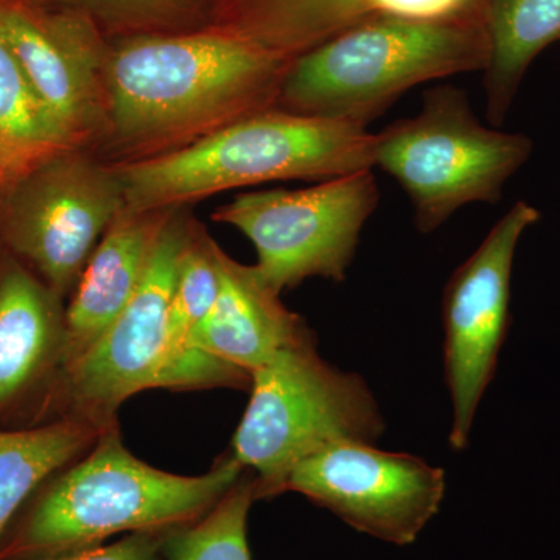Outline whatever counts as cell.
Masks as SVG:
<instances>
[{
  "instance_id": "14",
  "label": "cell",
  "mask_w": 560,
  "mask_h": 560,
  "mask_svg": "<svg viewBox=\"0 0 560 560\" xmlns=\"http://www.w3.org/2000/svg\"><path fill=\"white\" fill-rule=\"evenodd\" d=\"M215 261L219 294L195 330L191 349L250 375L280 349L313 338L254 265L232 259L217 243Z\"/></svg>"
},
{
  "instance_id": "18",
  "label": "cell",
  "mask_w": 560,
  "mask_h": 560,
  "mask_svg": "<svg viewBox=\"0 0 560 560\" xmlns=\"http://www.w3.org/2000/svg\"><path fill=\"white\" fill-rule=\"evenodd\" d=\"M490 57L482 88L486 113L501 125L533 61L560 40V0H485Z\"/></svg>"
},
{
  "instance_id": "13",
  "label": "cell",
  "mask_w": 560,
  "mask_h": 560,
  "mask_svg": "<svg viewBox=\"0 0 560 560\" xmlns=\"http://www.w3.org/2000/svg\"><path fill=\"white\" fill-rule=\"evenodd\" d=\"M0 33L36 94L75 147L106 124V58L90 25L0 5Z\"/></svg>"
},
{
  "instance_id": "3",
  "label": "cell",
  "mask_w": 560,
  "mask_h": 560,
  "mask_svg": "<svg viewBox=\"0 0 560 560\" xmlns=\"http://www.w3.org/2000/svg\"><path fill=\"white\" fill-rule=\"evenodd\" d=\"M125 208L168 210L270 180H327L374 171V135L348 121L272 106L179 150L114 167Z\"/></svg>"
},
{
  "instance_id": "11",
  "label": "cell",
  "mask_w": 560,
  "mask_h": 560,
  "mask_svg": "<svg viewBox=\"0 0 560 560\" xmlns=\"http://www.w3.org/2000/svg\"><path fill=\"white\" fill-rule=\"evenodd\" d=\"M285 492L307 497L359 533L407 547L440 512L445 474L407 453L341 441L302 460Z\"/></svg>"
},
{
  "instance_id": "23",
  "label": "cell",
  "mask_w": 560,
  "mask_h": 560,
  "mask_svg": "<svg viewBox=\"0 0 560 560\" xmlns=\"http://www.w3.org/2000/svg\"><path fill=\"white\" fill-rule=\"evenodd\" d=\"M73 2L94 3V5L124 7V9H143V7H158L172 0H73Z\"/></svg>"
},
{
  "instance_id": "16",
  "label": "cell",
  "mask_w": 560,
  "mask_h": 560,
  "mask_svg": "<svg viewBox=\"0 0 560 560\" xmlns=\"http://www.w3.org/2000/svg\"><path fill=\"white\" fill-rule=\"evenodd\" d=\"M382 18L488 20L485 0H283L238 18L234 27L296 58L340 33Z\"/></svg>"
},
{
  "instance_id": "6",
  "label": "cell",
  "mask_w": 560,
  "mask_h": 560,
  "mask_svg": "<svg viewBox=\"0 0 560 560\" xmlns=\"http://www.w3.org/2000/svg\"><path fill=\"white\" fill-rule=\"evenodd\" d=\"M530 153L528 136L486 127L466 91L451 84L427 90L416 116L374 135V167L410 198L420 234L440 230L464 206L499 202Z\"/></svg>"
},
{
  "instance_id": "5",
  "label": "cell",
  "mask_w": 560,
  "mask_h": 560,
  "mask_svg": "<svg viewBox=\"0 0 560 560\" xmlns=\"http://www.w3.org/2000/svg\"><path fill=\"white\" fill-rule=\"evenodd\" d=\"M249 390L231 453L256 477L257 500L285 493L291 471L335 442L374 444L385 430L363 378L320 359L315 337L276 352Z\"/></svg>"
},
{
  "instance_id": "9",
  "label": "cell",
  "mask_w": 560,
  "mask_h": 560,
  "mask_svg": "<svg viewBox=\"0 0 560 560\" xmlns=\"http://www.w3.org/2000/svg\"><path fill=\"white\" fill-rule=\"evenodd\" d=\"M189 226L173 212L162 226L149 268L132 300L101 340L65 372L60 419L102 431L119 427L117 411L135 394L162 388L173 282Z\"/></svg>"
},
{
  "instance_id": "1",
  "label": "cell",
  "mask_w": 560,
  "mask_h": 560,
  "mask_svg": "<svg viewBox=\"0 0 560 560\" xmlns=\"http://www.w3.org/2000/svg\"><path fill=\"white\" fill-rule=\"evenodd\" d=\"M293 60L232 25L128 40L106 58V124L132 150L206 136L276 106Z\"/></svg>"
},
{
  "instance_id": "12",
  "label": "cell",
  "mask_w": 560,
  "mask_h": 560,
  "mask_svg": "<svg viewBox=\"0 0 560 560\" xmlns=\"http://www.w3.org/2000/svg\"><path fill=\"white\" fill-rule=\"evenodd\" d=\"M20 259L0 256V429L60 419L66 307Z\"/></svg>"
},
{
  "instance_id": "17",
  "label": "cell",
  "mask_w": 560,
  "mask_h": 560,
  "mask_svg": "<svg viewBox=\"0 0 560 560\" xmlns=\"http://www.w3.org/2000/svg\"><path fill=\"white\" fill-rule=\"evenodd\" d=\"M217 294L215 242L202 232L190 230L180 253L168 305L162 388H249V374L191 349L195 330L208 316Z\"/></svg>"
},
{
  "instance_id": "24",
  "label": "cell",
  "mask_w": 560,
  "mask_h": 560,
  "mask_svg": "<svg viewBox=\"0 0 560 560\" xmlns=\"http://www.w3.org/2000/svg\"><path fill=\"white\" fill-rule=\"evenodd\" d=\"M24 173L25 171H22L20 165L14 164L13 161H10L9 158L0 153V186L14 183Z\"/></svg>"
},
{
  "instance_id": "22",
  "label": "cell",
  "mask_w": 560,
  "mask_h": 560,
  "mask_svg": "<svg viewBox=\"0 0 560 560\" xmlns=\"http://www.w3.org/2000/svg\"><path fill=\"white\" fill-rule=\"evenodd\" d=\"M171 533V530H168ZM167 533H132L109 545L38 560H162Z\"/></svg>"
},
{
  "instance_id": "20",
  "label": "cell",
  "mask_w": 560,
  "mask_h": 560,
  "mask_svg": "<svg viewBox=\"0 0 560 560\" xmlns=\"http://www.w3.org/2000/svg\"><path fill=\"white\" fill-rule=\"evenodd\" d=\"M72 149L0 33V153L27 172Z\"/></svg>"
},
{
  "instance_id": "25",
  "label": "cell",
  "mask_w": 560,
  "mask_h": 560,
  "mask_svg": "<svg viewBox=\"0 0 560 560\" xmlns=\"http://www.w3.org/2000/svg\"><path fill=\"white\" fill-rule=\"evenodd\" d=\"M283 2V0H241V9H238V16L254 13V11L267 9V7L275 5V3Z\"/></svg>"
},
{
  "instance_id": "21",
  "label": "cell",
  "mask_w": 560,
  "mask_h": 560,
  "mask_svg": "<svg viewBox=\"0 0 560 560\" xmlns=\"http://www.w3.org/2000/svg\"><path fill=\"white\" fill-rule=\"evenodd\" d=\"M256 495V477L243 474L223 499L198 521L167 533L162 560H253L248 515Z\"/></svg>"
},
{
  "instance_id": "4",
  "label": "cell",
  "mask_w": 560,
  "mask_h": 560,
  "mask_svg": "<svg viewBox=\"0 0 560 560\" xmlns=\"http://www.w3.org/2000/svg\"><path fill=\"white\" fill-rule=\"evenodd\" d=\"M488 20L382 18L298 55L276 106L366 128L418 84L485 72Z\"/></svg>"
},
{
  "instance_id": "10",
  "label": "cell",
  "mask_w": 560,
  "mask_h": 560,
  "mask_svg": "<svg viewBox=\"0 0 560 560\" xmlns=\"http://www.w3.org/2000/svg\"><path fill=\"white\" fill-rule=\"evenodd\" d=\"M539 220L536 206L515 202L445 287L444 366L453 405L448 436L453 451L467 447L478 405L495 372L510 326L515 250L522 235Z\"/></svg>"
},
{
  "instance_id": "7",
  "label": "cell",
  "mask_w": 560,
  "mask_h": 560,
  "mask_svg": "<svg viewBox=\"0 0 560 560\" xmlns=\"http://www.w3.org/2000/svg\"><path fill=\"white\" fill-rule=\"evenodd\" d=\"M378 200L374 171H363L305 189L238 195L212 219L234 226L253 243L254 267L280 294L311 278L341 282Z\"/></svg>"
},
{
  "instance_id": "2",
  "label": "cell",
  "mask_w": 560,
  "mask_h": 560,
  "mask_svg": "<svg viewBox=\"0 0 560 560\" xmlns=\"http://www.w3.org/2000/svg\"><path fill=\"white\" fill-rule=\"evenodd\" d=\"M245 470L232 453L198 477L154 469L125 447L119 427L102 431L25 501L0 540V560L55 558L119 534L180 528L212 510Z\"/></svg>"
},
{
  "instance_id": "19",
  "label": "cell",
  "mask_w": 560,
  "mask_h": 560,
  "mask_svg": "<svg viewBox=\"0 0 560 560\" xmlns=\"http://www.w3.org/2000/svg\"><path fill=\"white\" fill-rule=\"evenodd\" d=\"M101 434L94 423L75 418L32 429H0V540L33 492L81 458Z\"/></svg>"
},
{
  "instance_id": "8",
  "label": "cell",
  "mask_w": 560,
  "mask_h": 560,
  "mask_svg": "<svg viewBox=\"0 0 560 560\" xmlns=\"http://www.w3.org/2000/svg\"><path fill=\"white\" fill-rule=\"evenodd\" d=\"M124 208L114 167L66 150L14 180L0 234L9 253L66 300Z\"/></svg>"
},
{
  "instance_id": "15",
  "label": "cell",
  "mask_w": 560,
  "mask_h": 560,
  "mask_svg": "<svg viewBox=\"0 0 560 560\" xmlns=\"http://www.w3.org/2000/svg\"><path fill=\"white\" fill-rule=\"evenodd\" d=\"M168 210L124 208L103 234L66 305V370L101 340L135 296Z\"/></svg>"
}]
</instances>
